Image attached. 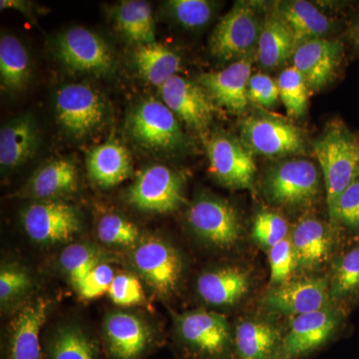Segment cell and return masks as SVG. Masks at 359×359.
Here are the masks:
<instances>
[{"label":"cell","mask_w":359,"mask_h":359,"mask_svg":"<svg viewBox=\"0 0 359 359\" xmlns=\"http://www.w3.org/2000/svg\"><path fill=\"white\" fill-rule=\"evenodd\" d=\"M280 99L290 118H301L308 109L309 87L294 66L283 70L278 79Z\"/></svg>","instance_id":"cell-34"},{"label":"cell","mask_w":359,"mask_h":359,"mask_svg":"<svg viewBox=\"0 0 359 359\" xmlns=\"http://www.w3.org/2000/svg\"><path fill=\"white\" fill-rule=\"evenodd\" d=\"M264 16L254 2L238 1L224 14L210 39L212 55L223 61L256 55Z\"/></svg>","instance_id":"cell-3"},{"label":"cell","mask_w":359,"mask_h":359,"mask_svg":"<svg viewBox=\"0 0 359 359\" xmlns=\"http://www.w3.org/2000/svg\"><path fill=\"white\" fill-rule=\"evenodd\" d=\"M163 102L178 119L195 131L204 133L216 113V104L199 83L175 75L160 87Z\"/></svg>","instance_id":"cell-16"},{"label":"cell","mask_w":359,"mask_h":359,"mask_svg":"<svg viewBox=\"0 0 359 359\" xmlns=\"http://www.w3.org/2000/svg\"><path fill=\"white\" fill-rule=\"evenodd\" d=\"M275 11L289 26L295 47L309 40L325 39L332 29L330 18L306 0L278 2Z\"/></svg>","instance_id":"cell-27"},{"label":"cell","mask_w":359,"mask_h":359,"mask_svg":"<svg viewBox=\"0 0 359 359\" xmlns=\"http://www.w3.org/2000/svg\"><path fill=\"white\" fill-rule=\"evenodd\" d=\"M99 263L100 257L96 250L84 244L68 245L60 256L61 268L75 290Z\"/></svg>","instance_id":"cell-36"},{"label":"cell","mask_w":359,"mask_h":359,"mask_svg":"<svg viewBox=\"0 0 359 359\" xmlns=\"http://www.w3.org/2000/svg\"><path fill=\"white\" fill-rule=\"evenodd\" d=\"M32 287L29 276L16 266H4L0 271V301L7 304L15 301Z\"/></svg>","instance_id":"cell-43"},{"label":"cell","mask_w":359,"mask_h":359,"mask_svg":"<svg viewBox=\"0 0 359 359\" xmlns=\"http://www.w3.org/2000/svg\"><path fill=\"white\" fill-rule=\"evenodd\" d=\"M252 275L241 266H224L201 273L196 287L202 301L217 308L237 306L250 294Z\"/></svg>","instance_id":"cell-20"},{"label":"cell","mask_w":359,"mask_h":359,"mask_svg":"<svg viewBox=\"0 0 359 359\" xmlns=\"http://www.w3.org/2000/svg\"><path fill=\"white\" fill-rule=\"evenodd\" d=\"M40 142L34 117L25 114L6 123L0 130V165L2 170H13L32 159Z\"/></svg>","instance_id":"cell-24"},{"label":"cell","mask_w":359,"mask_h":359,"mask_svg":"<svg viewBox=\"0 0 359 359\" xmlns=\"http://www.w3.org/2000/svg\"><path fill=\"white\" fill-rule=\"evenodd\" d=\"M313 148L325 177L328 216L335 230L340 196L359 175V138L344 122L334 120L314 141Z\"/></svg>","instance_id":"cell-1"},{"label":"cell","mask_w":359,"mask_h":359,"mask_svg":"<svg viewBox=\"0 0 359 359\" xmlns=\"http://www.w3.org/2000/svg\"><path fill=\"white\" fill-rule=\"evenodd\" d=\"M269 261L271 287L280 285L292 278L290 276L297 266L294 247L290 238L278 243L269 250Z\"/></svg>","instance_id":"cell-39"},{"label":"cell","mask_w":359,"mask_h":359,"mask_svg":"<svg viewBox=\"0 0 359 359\" xmlns=\"http://www.w3.org/2000/svg\"><path fill=\"white\" fill-rule=\"evenodd\" d=\"M116 306H133L145 302V294L140 280L129 273L116 275L108 292Z\"/></svg>","instance_id":"cell-40"},{"label":"cell","mask_w":359,"mask_h":359,"mask_svg":"<svg viewBox=\"0 0 359 359\" xmlns=\"http://www.w3.org/2000/svg\"><path fill=\"white\" fill-rule=\"evenodd\" d=\"M58 60L74 72L110 74L115 57L102 37L84 27L70 28L58 35L54 44Z\"/></svg>","instance_id":"cell-10"},{"label":"cell","mask_w":359,"mask_h":359,"mask_svg":"<svg viewBox=\"0 0 359 359\" xmlns=\"http://www.w3.org/2000/svg\"><path fill=\"white\" fill-rule=\"evenodd\" d=\"M129 204L141 211L169 214L185 201L184 181L177 172L163 165L146 168L130 186Z\"/></svg>","instance_id":"cell-11"},{"label":"cell","mask_w":359,"mask_h":359,"mask_svg":"<svg viewBox=\"0 0 359 359\" xmlns=\"http://www.w3.org/2000/svg\"><path fill=\"white\" fill-rule=\"evenodd\" d=\"M210 172L222 185L255 190L257 166L252 153L233 135L217 131L205 143Z\"/></svg>","instance_id":"cell-9"},{"label":"cell","mask_w":359,"mask_h":359,"mask_svg":"<svg viewBox=\"0 0 359 359\" xmlns=\"http://www.w3.org/2000/svg\"><path fill=\"white\" fill-rule=\"evenodd\" d=\"M135 269L151 289L162 297L178 290L183 275L179 252L165 241L149 238L142 241L133 252Z\"/></svg>","instance_id":"cell-15"},{"label":"cell","mask_w":359,"mask_h":359,"mask_svg":"<svg viewBox=\"0 0 359 359\" xmlns=\"http://www.w3.org/2000/svg\"><path fill=\"white\" fill-rule=\"evenodd\" d=\"M133 65L143 79L161 87L170 78L178 75L182 59L166 45L155 41L137 45L133 51Z\"/></svg>","instance_id":"cell-29"},{"label":"cell","mask_w":359,"mask_h":359,"mask_svg":"<svg viewBox=\"0 0 359 359\" xmlns=\"http://www.w3.org/2000/svg\"><path fill=\"white\" fill-rule=\"evenodd\" d=\"M187 221L195 235L215 249H235L243 237V226L235 208L223 199L202 196L192 203Z\"/></svg>","instance_id":"cell-7"},{"label":"cell","mask_w":359,"mask_h":359,"mask_svg":"<svg viewBox=\"0 0 359 359\" xmlns=\"http://www.w3.org/2000/svg\"><path fill=\"white\" fill-rule=\"evenodd\" d=\"M180 351L191 359H231L233 330L224 316L215 311H194L176 318Z\"/></svg>","instance_id":"cell-2"},{"label":"cell","mask_w":359,"mask_h":359,"mask_svg":"<svg viewBox=\"0 0 359 359\" xmlns=\"http://www.w3.org/2000/svg\"><path fill=\"white\" fill-rule=\"evenodd\" d=\"M264 192L269 202L287 209L309 207L320 192V176L313 162L283 161L269 168L264 177Z\"/></svg>","instance_id":"cell-5"},{"label":"cell","mask_w":359,"mask_h":359,"mask_svg":"<svg viewBox=\"0 0 359 359\" xmlns=\"http://www.w3.org/2000/svg\"><path fill=\"white\" fill-rule=\"evenodd\" d=\"M106 353L110 359H142L151 351L153 335L141 318L128 313H111L104 327Z\"/></svg>","instance_id":"cell-19"},{"label":"cell","mask_w":359,"mask_h":359,"mask_svg":"<svg viewBox=\"0 0 359 359\" xmlns=\"http://www.w3.org/2000/svg\"><path fill=\"white\" fill-rule=\"evenodd\" d=\"M59 124L71 136L84 138L102 126L106 106L98 92L84 84L65 85L55 96Z\"/></svg>","instance_id":"cell-12"},{"label":"cell","mask_w":359,"mask_h":359,"mask_svg":"<svg viewBox=\"0 0 359 359\" xmlns=\"http://www.w3.org/2000/svg\"><path fill=\"white\" fill-rule=\"evenodd\" d=\"M344 316V309L334 304L295 316L283 334L276 359H302L316 353L339 332Z\"/></svg>","instance_id":"cell-6"},{"label":"cell","mask_w":359,"mask_h":359,"mask_svg":"<svg viewBox=\"0 0 359 359\" xmlns=\"http://www.w3.org/2000/svg\"><path fill=\"white\" fill-rule=\"evenodd\" d=\"M332 304L346 309L359 302V245L347 250L335 261L328 276Z\"/></svg>","instance_id":"cell-32"},{"label":"cell","mask_w":359,"mask_h":359,"mask_svg":"<svg viewBox=\"0 0 359 359\" xmlns=\"http://www.w3.org/2000/svg\"><path fill=\"white\" fill-rule=\"evenodd\" d=\"M89 178L97 186L111 189L129 178L132 160L129 151L112 139L92 149L87 155Z\"/></svg>","instance_id":"cell-25"},{"label":"cell","mask_w":359,"mask_h":359,"mask_svg":"<svg viewBox=\"0 0 359 359\" xmlns=\"http://www.w3.org/2000/svg\"><path fill=\"white\" fill-rule=\"evenodd\" d=\"M77 181L78 172L72 161H50L35 171L21 189L20 196L39 201L57 200L60 196L74 191Z\"/></svg>","instance_id":"cell-26"},{"label":"cell","mask_w":359,"mask_h":359,"mask_svg":"<svg viewBox=\"0 0 359 359\" xmlns=\"http://www.w3.org/2000/svg\"><path fill=\"white\" fill-rule=\"evenodd\" d=\"M262 304L271 313L294 318L327 308L332 304L328 276L290 278L287 282L271 287L264 294Z\"/></svg>","instance_id":"cell-14"},{"label":"cell","mask_w":359,"mask_h":359,"mask_svg":"<svg viewBox=\"0 0 359 359\" xmlns=\"http://www.w3.org/2000/svg\"><path fill=\"white\" fill-rule=\"evenodd\" d=\"M332 231V226L316 217H306L297 222L290 238L297 269L313 271L328 263L334 248Z\"/></svg>","instance_id":"cell-21"},{"label":"cell","mask_w":359,"mask_h":359,"mask_svg":"<svg viewBox=\"0 0 359 359\" xmlns=\"http://www.w3.org/2000/svg\"><path fill=\"white\" fill-rule=\"evenodd\" d=\"M289 224L278 212L263 210L257 214L252 228V237L263 247H271L289 237Z\"/></svg>","instance_id":"cell-38"},{"label":"cell","mask_w":359,"mask_h":359,"mask_svg":"<svg viewBox=\"0 0 359 359\" xmlns=\"http://www.w3.org/2000/svg\"><path fill=\"white\" fill-rule=\"evenodd\" d=\"M347 35H348L347 37L351 40L354 48L359 52V13L349 26Z\"/></svg>","instance_id":"cell-46"},{"label":"cell","mask_w":359,"mask_h":359,"mask_svg":"<svg viewBox=\"0 0 359 359\" xmlns=\"http://www.w3.org/2000/svg\"><path fill=\"white\" fill-rule=\"evenodd\" d=\"M283 334L269 320L247 318L233 330L231 359H276Z\"/></svg>","instance_id":"cell-23"},{"label":"cell","mask_w":359,"mask_h":359,"mask_svg":"<svg viewBox=\"0 0 359 359\" xmlns=\"http://www.w3.org/2000/svg\"><path fill=\"white\" fill-rule=\"evenodd\" d=\"M344 47L339 40L316 39L295 47L292 62L311 90L327 86L337 76L344 60Z\"/></svg>","instance_id":"cell-17"},{"label":"cell","mask_w":359,"mask_h":359,"mask_svg":"<svg viewBox=\"0 0 359 359\" xmlns=\"http://www.w3.org/2000/svg\"><path fill=\"white\" fill-rule=\"evenodd\" d=\"M115 276L109 264L99 263L82 280L76 292L82 299H95L106 292L108 294Z\"/></svg>","instance_id":"cell-42"},{"label":"cell","mask_w":359,"mask_h":359,"mask_svg":"<svg viewBox=\"0 0 359 359\" xmlns=\"http://www.w3.org/2000/svg\"><path fill=\"white\" fill-rule=\"evenodd\" d=\"M48 311V302L39 299L21 309L13 320L4 359H42L40 332Z\"/></svg>","instance_id":"cell-22"},{"label":"cell","mask_w":359,"mask_h":359,"mask_svg":"<svg viewBox=\"0 0 359 359\" xmlns=\"http://www.w3.org/2000/svg\"><path fill=\"white\" fill-rule=\"evenodd\" d=\"M28 237L40 245L69 242L81 229L79 212L60 200L37 201L22 212Z\"/></svg>","instance_id":"cell-13"},{"label":"cell","mask_w":359,"mask_h":359,"mask_svg":"<svg viewBox=\"0 0 359 359\" xmlns=\"http://www.w3.org/2000/svg\"><path fill=\"white\" fill-rule=\"evenodd\" d=\"M166 7L172 18L188 29L205 27L217 13V4L208 0H170Z\"/></svg>","instance_id":"cell-35"},{"label":"cell","mask_w":359,"mask_h":359,"mask_svg":"<svg viewBox=\"0 0 359 359\" xmlns=\"http://www.w3.org/2000/svg\"><path fill=\"white\" fill-rule=\"evenodd\" d=\"M337 223L353 235H359V175L340 196Z\"/></svg>","instance_id":"cell-41"},{"label":"cell","mask_w":359,"mask_h":359,"mask_svg":"<svg viewBox=\"0 0 359 359\" xmlns=\"http://www.w3.org/2000/svg\"><path fill=\"white\" fill-rule=\"evenodd\" d=\"M248 98L261 107H273L280 99L278 82L264 73H255L250 78Z\"/></svg>","instance_id":"cell-44"},{"label":"cell","mask_w":359,"mask_h":359,"mask_svg":"<svg viewBox=\"0 0 359 359\" xmlns=\"http://www.w3.org/2000/svg\"><path fill=\"white\" fill-rule=\"evenodd\" d=\"M97 235L103 244L114 247H131L140 238L136 224L117 214H107L100 219Z\"/></svg>","instance_id":"cell-37"},{"label":"cell","mask_w":359,"mask_h":359,"mask_svg":"<svg viewBox=\"0 0 359 359\" xmlns=\"http://www.w3.org/2000/svg\"><path fill=\"white\" fill-rule=\"evenodd\" d=\"M32 77V62L25 45L18 37L1 35L0 39V81L9 92L25 89Z\"/></svg>","instance_id":"cell-30"},{"label":"cell","mask_w":359,"mask_h":359,"mask_svg":"<svg viewBox=\"0 0 359 359\" xmlns=\"http://www.w3.org/2000/svg\"><path fill=\"white\" fill-rule=\"evenodd\" d=\"M45 359H101L95 340L78 327L59 328L45 346Z\"/></svg>","instance_id":"cell-33"},{"label":"cell","mask_w":359,"mask_h":359,"mask_svg":"<svg viewBox=\"0 0 359 359\" xmlns=\"http://www.w3.org/2000/svg\"><path fill=\"white\" fill-rule=\"evenodd\" d=\"M294 39L289 26L275 9L264 14L263 29L256 51V60L262 68L273 70L292 57Z\"/></svg>","instance_id":"cell-28"},{"label":"cell","mask_w":359,"mask_h":359,"mask_svg":"<svg viewBox=\"0 0 359 359\" xmlns=\"http://www.w3.org/2000/svg\"><path fill=\"white\" fill-rule=\"evenodd\" d=\"M32 4L27 1H20V0H1L0 8L1 11L6 8L18 9L20 13H25L26 16H30L32 13Z\"/></svg>","instance_id":"cell-45"},{"label":"cell","mask_w":359,"mask_h":359,"mask_svg":"<svg viewBox=\"0 0 359 359\" xmlns=\"http://www.w3.org/2000/svg\"><path fill=\"white\" fill-rule=\"evenodd\" d=\"M241 141L255 154L264 157L304 154V132L292 122L266 114H254L241 123Z\"/></svg>","instance_id":"cell-8"},{"label":"cell","mask_w":359,"mask_h":359,"mask_svg":"<svg viewBox=\"0 0 359 359\" xmlns=\"http://www.w3.org/2000/svg\"><path fill=\"white\" fill-rule=\"evenodd\" d=\"M130 136L141 147L174 153L189 148V139L178 118L163 101L148 99L134 107L128 116Z\"/></svg>","instance_id":"cell-4"},{"label":"cell","mask_w":359,"mask_h":359,"mask_svg":"<svg viewBox=\"0 0 359 359\" xmlns=\"http://www.w3.org/2000/svg\"><path fill=\"white\" fill-rule=\"evenodd\" d=\"M255 59L256 55L248 56L223 70L203 73L199 84L207 90L216 105L233 114H242L250 103L248 86Z\"/></svg>","instance_id":"cell-18"},{"label":"cell","mask_w":359,"mask_h":359,"mask_svg":"<svg viewBox=\"0 0 359 359\" xmlns=\"http://www.w3.org/2000/svg\"><path fill=\"white\" fill-rule=\"evenodd\" d=\"M116 27L125 39L137 45L155 42V23L147 1L126 0L114 9Z\"/></svg>","instance_id":"cell-31"}]
</instances>
